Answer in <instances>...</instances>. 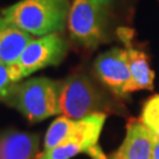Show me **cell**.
<instances>
[{
	"mask_svg": "<svg viewBox=\"0 0 159 159\" xmlns=\"http://www.w3.org/2000/svg\"><path fill=\"white\" fill-rule=\"evenodd\" d=\"M93 71L98 80L117 97L131 93V72L125 50L114 47L99 54Z\"/></svg>",
	"mask_w": 159,
	"mask_h": 159,
	"instance_id": "obj_7",
	"label": "cell"
},
{
	"mask_svg": "<svg viewBox=\"0 0 159 159\" xmlns=\"http://www.w3.org/2000/svg\"><path fill=\"white\" fill-rule=\"evenodd\" d=\"M39 136L21 131L0 133V159H38Z\"/></svg>",
	"mask_w": 159,
	"mask_h": 159,
	"instance_id": "obj_10",
	"label": "cell"
},
{
	"mask_svg": "<svg viewBox=\"0 0 159 159\" xmlns=\"http://www.w3.org/2000/svg\"><path fill=\"white\" fill-rule=\"evenodd\" d=\"M120 39L125 44V52L131 72V92L140 90H152L154 83V72L150 67L148 56L136 48L132 44V32L129 29L118 30Z\"/></svg>",
	"mask_w": 159,
	"mask_h": 159,
	"instance_id": "obj_9",
	"label": "cell"
},
{
	"mask_svg": "<svg viewBox=\"0 0 159 159\" xmlns=\"http://www.w3.org/2000/svg\"><path fill=\"white\" fill-rule=\"evenodd\" d=\"M32 40L31 34L0 16V63H16Z\"/></svg>",
	"mask_w": 159,
	"mask_h": 159,
	"instance_id": "obj_11",
	"label": "cell"
},
{
	"mask_svg": "<svg viewBox=\"0 0 159 159\" xmlns=\"http://www.w3.org/2000/svg\"><path fill=\"white\" fill-rule=\"evenodd\" d=\"M120 107L85 72H74L63 80L60 110L70 119H81L99 112H117Z\"/></svg>",
	"mask_w": 159,
	"mask_h": 159,
	"instance_id": "obj_3",
	"label": "cell"
},
{
	"mask_svg": "<svg viewBox=\"0 0 159 159\" xmlns=\"http://www.w3.org/2000/svg\"><path fill=\"white\" fill-rule=\"evenodd\" d=\"M140 120L153 136L159 138V94L150 98L144 104Z\"/></svg>",
	"mask_w": 159,
	"mask_h": 159,
	"instance_id": "obj_13",
	"label": "cell"
},
{
	"mask_svg": "<svg viewBox=\"0 0 159 159\" xmlns=\"http://www.w3.org/2000/svg\"><path fill=\"white\" fill-rule=\"evenodd\" d=\"M151 159H159V138L154 136L153 150H152V157Z\"/></svg>",
	"mask_w": 159,
	"mask_h": 159,
	"instance_id": "obj_15",
	"label": "cell"
},
{
	"mask_svg": "<svg viewBox=\"0 0 159 159\" xmlns=\"http://www.w3.org/2000/svg\"><path fill=\"white\" fill-rule=\"evenodd\" d=\"M61 87L63 80L56 81L43 77L32 78L14 84L0 102L18 110L30 121L37 123L61 114Z\"/></svg>",
	"mask_w": 159,
	"mask_h": 159,
	"instance_id": "obj_1",
	"label": "cell"
},
{
	"mask_svg": "<svg viewBox=\"0 0 159 159\" xmlns=\"http://www.w3.org/2000/svg\"><path fill=\"white\" fill-rule=\"evenodd\" d=\"M68 0H20L1 11V17L31 35L63 32L67 24Z\"/></svg>",
	"mask_w": 159,
	"mask_h": 159,
	"instance_id": "obj_2",
	"label": "cell"
},
{
	"mask_svg": "<svg viewBox=\"0 0 159 159\" xmlns=\"http://www.w3.org/2000/svg\"><path fill=\"white\" fill-rule=\"evenodd\" d=\"M70 51V43L61 32H56L33 39L16 63L11 64L17 83L30 74L47 66L58 65L66 58Z\"/></svg>",
	"mask_w": 159,
	"mask_h": 159,
	"instance_id": "obj_6",
	"label": "cell"
},
{
	"mask_svg": "<svg viewBox=\"0 0 159 159\" xmlns=\"http://www.w3.org/2000/svg\"><path fill=\"white\" fill-rule=\"evenodd\" d=\"M154 136L140 119H130L126 134L117 151L108 159H151Z\"/></svg>",
	"mask_w": 159,
	"mask_h": 159,
	"instance_id": "obj_8",
	"label": "cell"
},
{
	"mask_svg": "<svg viewBox=\"0 0 159 159\" xmlns=\"http://www.w3.org/2000/svg\"><path fill=\"white\" fill-rule=\"evenodd\" d=\"M100 1H102V2L105 6H107V5H110V4H111V2L113 1V0H100Z\"/></svg>",
	"mask_w": 159,
	"mask_h": 159,
	"instance_id": "obj_16",
	"label": "cell"
},
{
	"mask_svg": "<svg viewBox=\"0 0 159 159\" xmlns=\"http://www.w3.org/2000/svg\"><path fill=\"white\" fill-rule=\"evenodd\" d=\"M71 124H72V119H70L65 116L59 117L54 120L46 132L43 152H46L51 148H56L61 142H64L70 132Z\"/></svg>",
	"mask_w": 159,
	"mask_h": 159,
	"instance_id": "obj_12",
	"label": "cell"
},
{
	"mask_svg": "<svg viewBox=\"0 0 159 159\" xmlns=\"http://www.w3.org/2000/svg\"><path fill=\"white\" fill-rule=\"evenodd\" d=\"M105 5L100 0H73L67 18L70 37L74 44L94 50L105 38Z\"/></svg>",
	"mask_w": 159,
	"mask_h": 159,
	"instance_id": "obj_5",
	"label": "cell"
},
{
	"mask_svg": "<svg viewBox=\"0 0 159 159\" xmlns=\"http://www.w3.org/2000/svg\"><path fill=\"white\" fill-rule=\"evenodd\" d=\"M106 113H93L81 119H72L66 139L58 146L41 152L38 159H70L79 153L92 159H108L99 146V137L106 121Z\"/></svg>",
	"mask_w": 159,
	"mask_h": 159,
	"instance_id": "obj_4",
	"label": "cell"
},
{
	"mask_svg": "<svg viewBox=\"0 0 159 159\" xmlns=\"http://www.w3.org/2000/svg\"><path fill=\"white\" fill-rule=\"evenodd\" d=\"M14 84H17V81L13 75L12 65L0 63V100Z\"/></svg>",
	"mask_w": 159,
	"mask_h": 159,
	"instance_id": "obj_14",
	"label": "cell"
}]
</instances>
